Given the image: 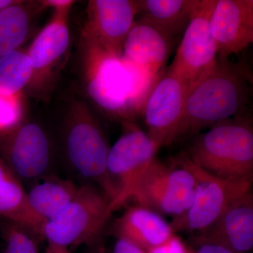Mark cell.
Here are the masks:
<instances>
[{"label":"cell","instance_id":"7402d4cb","mask_svg":"<svg viewBox=\"0 0 253 253\" xmlns=\"http://www.w3.org/2000/svg\"><path fill=\"white\" fill-rule=\"evenodd\" d=\"M33 66L27 49L15 50L0 58V94H23L31 82Z\"/></svg>","mask_w":253,"mask_h":253},{"label":"cell","instance_id":"5bb4252c","mask_svg":"<svg viewBox=\"0 0 253 253\" xmlns=\"http://www.w3.org/2000/svg\"><path fill=\"white\" fill-rule=\"evenodd\" d=\"M210 27L218 55L230 57L253 42V0H216Z\"/></svg>","mask_w":253,"mask_h":253},{"label":"cell","instance_id":"6da1fadb","mask_svg":"<svg viewBox=\"0 0 253 253\" xmlns=\"http://www.w3.org/2000/svg\"><path fill=\"white\" fill-rule=\"evenodd\" d=\"M83 77L93 104L110 118L133 122L158 76H153L120 55L81 38Z\"/></svg>","mask_w":253,"mask_h":253},{"label":"cell","instance_id":"4fadbf2b","mask_svg":"<svg viewBox=\"0 0 253 253\" xmlns=\"http://www.w3.org/2000/svg\"><path fill=\"white\" fill-rule=\"evenodd\" d=\"M81 37L123 54L128 33L135 23L137 0H90Z\"/></svg>","mask_w":253,"mask_h":253},{"label":"cell","instance_id":"ac0fdd59","mask_svg":"<svg viewBox=\"0 0 253 253\" xmlns=\"http://www.w3.org/2000/svg\"><path fill=\"white\" fill-rule=\"evenodd\" d=\"M0 217L42 237L44 221L32 211L22 181L0 157Z\"/></svg>","mask_w":253,"mask_h":253},{"label":"cell","instance_id":"f546056e","mask_svg":"<svg viewBox=\"0 0 253 253\" xmlns=\"http://www.w3.org/2000/svg\"><path fill=\"white\" fill-rule=\"evenodd\" d=\"M16 0H0V11L4 9L6 6L13 4Z\"/></svg>","mask_w":253,"mask_h":253},{"label":"cell","instance_id":"603a6c76","mask_svg":"<svg viewBox=\"0 0 253 253\" xmlns=\"http://www.w3.org/2000/svg\"><path fill=\"white\" fill-rule=\"evenodd\" d=\"M24 94H0V139L25 122Z\"/></svg>","mask_w":253,"mask_h":253},{"label":"cell","instance_id":"e0dca14e","mask_svg":"<svg viewBox=\"0 0 253 253\" xmlns=\"http://www.w3.org/2000/svg\"><path fill=\"white\" fill-rule=\"evenodd\" d=\"M118 237L145 252L162 244L173 234L172 227L157 212L136 206L129 208L115 222Z\"/></svg>","mask_w":253,"mask_h":253},{"label":"cell","instance_id":"83f0119b","mask_svg":"<svg viewBox=\"0 0 253 253\" xmlns=\"http://www.w3.org/2000/svg\"><path fill=\"white\" fill-rule=\"evenodd\" d=\"M189 253H234L225 248L217 245L210 244H200V247L196 251H189Z\"/></svg>","mask_w":253,"mask_h":253},{"label":"cell","instance_id":"484cf974","mask_svg":"<svg viewBox=\"0 0 253 253\" xmlns=\"http://www.w3.org/2000/svg\"><path fill=\"white\" fill-rule=\"evenodd\" d=\"M113 253H146L140 248L131 244L126 240L120 239L115 244Z\"/></svg>","mask_w":253,"mask_h":253},{"label":"cell","instance_id":"44dd1931","mask_svg":"<svg viewBox=\"0 0 253 253\" xmlns=\"http://www.w3.org/2000/svg\"><path fill=\"white\" fill-rule=\"evenodd\" d=\"M78 188L69 179L43 176L27 191L28 205L32 211L45 222L57 215L71 202Z\"/></svg>","mask_w":253,"mask_h":253},{"label":"cell","instance_id":"5b68a950","mask_svg":"<svg viewBox=\"0 0 253 253\" xmlns=\"http://www.w3.org/2000/svg\"><path fill=\"white\" fill-rule=\"evenodd\" d=\"M112 212L104 191L94 184H84L61 212L44 222L42 236L48 246L56 247L89 244L101 234Z\"/></svg>","mask_w":253,"mask_h":253},{"label":"cell","instance_id":"2e32d148","mask_svg":"<svg viewBox=\"0 0 253 253\" xmlns=\"http://www.w3.org/2000/svg\"><path fill=\"white\" fill-rule=\"evenodd\" d=\"M174 43L153 26L136 20L123 44V57L156 77Z\"/></svg>","mask_w":253,"mask_h":253},{"label":"cell","instance_id":"9a60e30c","mask_svg":"<svg viewBox=\"0 0 253 253\" xmlns=\"http://www.w3.org/2000/svg\"><path fill=\"white\" fill-rule=\"evenodd\" d=\"M200 244L217 245L234 253L253 247V196L251 192L232 203L219 218L200 232Z\"/></svg>","mask_w":253,"mask_h":253},{"label":"cell","instance_id":"9c48e42d","mask_svg":"<svg viewBox=\"0 0 253 253\" xmlns=\"http://www.w3.org/2000/svg\"><path fill=\"white\" fill-rule=\"evenodd\" d=\"M122 123L124 131L110 148L108 157V173L116 191L111 205L112 212L132 198L159 149L147 133L134 123Z\"/></svg>","mask_w":253,"mask_h":253},{"label":"cell","instance_id":"52a82bcc","mask_svg":"<svg viewBox=\"0 0 253 253\" xmlns=\"http://www.w3.org/2000/svg\"><path fill=\"white\" fill-rule=\"evenodd\" d=\"M195 179L194 197L189 209L178 216L171 226L173 231H201L212 224L234 201L251 192L253 179L227 180L216 177L181 155Z\"/></svg>","mask_w":253,"mask_h":253},{"label":"cell","instance_id":"cb8c5ba5","mask_svg":"<svg viewBox=\"0 0 253 253\" xmlns=\"http://www.w3.org/2000/svg\"><path fill=\"white\" fill-rule=\"evenodd\" d=\"M9 223L4 229L6 247L4 253H38L34 234L17 224Z\"/></svg>","mask_w":253,"mask_h":253},{"label":"cell","instance_id":"30bf717a","mask_svg":"<svg viewBox=\"0 0 253 253\" xmlns=\"http://www.w3.org/2000/svg\"><path fill=\"white\" fill-rule=\"evenodd\" d=\"M216 0H199L169 69L187 82L189 89L214 66L218 56L210 27Z\"/></svg>","mask_w":253,"mask_h":253},{"label":"cell","instance_id":"277c9868","mask_svg":"<svg viewBox=\"0 0 253 253\" xmlns=\"http://www.w3.org/2000/svg\"><path fill=\"white\" fill-rule=\"evenodd\" d=\"M64 145L68 162L75 172L96 183L111 205L116 191L107 170L111 147L90 109L83 101H73L68 109Z\"/></svg>","mask_w":253,"mask_h":253},{"label":"cell","instance_id":"3957f363","mask_svg":"<svg viewBox=\"0 0 253 253\" xmlns=\"http://www.w3.org/2000/svg\"><path fill=\"white\" fill-rule=\"evenodd\" d=\"M188 157L211 175L227 179H253V127L249 113L214 125L197 136Z\"/></svg>","mask_w":253,"mask_h":253},{"label":"cell","instance_id":"d4e9b609","mask_svg":"<svg viewBox=\"0 0 253 253\" xmlns=\"http://www.w3.org/2000/svg\"><path fill=\"white\" fill-rule=\"evenodd\" d=\"M146 253H189L182 241L172 234L166 241L157 246L149 249Z\"/></svg>","mask_w":253,"mask_h":253},{"label":"cell","instance_id":"7c38bea8","mask_svg":"<svg viewBox=\"0 0 253 253\" xmlns=\"http://www.w3.org/2000/svg\"><path fill=\"white\" fill-rule=\"evenodd\" d=\"M0 141V156L23 180L46 176L51 161L49 136L38 123L25 121Z\"/></svg>","mask_w":253,"mask_h":253},{"label":"cell","instance_id":"ffe728a7","mask_svg":"<svg viewBox=\"0 0 253 253\" xmlns=\"http://www.w3.org/2000/svg\"><path fill=\"white\" fill-rule=\"evenodd\" d=\"M44 9L40 1L16 0L0 11V58L21 47Z\"/></svg>","mask_w":253,"mask_h":253},{"label":"cell","instance_id":"7a4b0ae2","mask_svg":"<svg viewBox=\"0 0 253 253\" xmlns=\"http://www.w3.org/2000/svg\"><path fill=\"white\" fill-rule=\"evenodd\" d=\"M253 75L244 63L218 55L211 69L190 87L184 113L166 146L247 113Z\"/></svg>","mask_w":253,"mask_h":253},{"label":"cell","instance_id":"8992f818","mask_svg":"<svg viewBox=\"0 0 253 253\" xmlns=\"http://www.w3.org/2000/svg\"><path fill=\"white\" fill-rule=\"evenodd\" d=\"M195 179L181 156L167 166L155 158L131 199L152 211L181 215L192 205Z\"/></svg>","mask_w":253,"mask_h":253},{"label":"cell","instance_id":"ba28073f","mask_svg":"<svg viewBox=\"0 0 253 253\" xmlns=\"http://www.w3.org/2000/svg\"><path fill=\"white\" fill-rule=\"evenodd\" d=\"M71 8L54 10L27 49L33 75L26 91L37 99H50L66 61L71 44L68 21Z\"/></svg>","mask_w":253,"mask_h":253},{"label":"cell","instance_id":"f1b7e54d","mask_svg":"<svg viewBox=\"0 0 253 253\" xmlns=\"http://www.w3.org/2000/svg\"><path fill=\"white\" fill-rule=\"evenodd\" d=\"M46 253H71L68 249L56 247V246H48Z\"/></svg>","mask_w":253,"mask_h":253},{"label":"cell","instance_id":"4316f807","mask_svg":"<svg viewBox=\"0 0 253 253\" xmlns=\"http://www.w3.org/2000/svg\"><path fill=\"white\" fill-rule=\"evenodd\" d=\"M40 1L44 9L51 8L54 10L71 8L76 3L73 0H41Z\"/></svg>","mask_w":253,"mask_h":253},{"label":"cell","instance_id":"d6986e66","mask_svg":"<svg viewBox=\"0 0 253 253\" xmlns=\"http://www.w3.org/2000/svg\"><path fill=\"white\" fill-rule=\"evenodd\" d=\"M199 0H138L137 21L157 29L172 42L182 36Z\"/></svg>","mask_w":253,"mask_h":253},{"label":"cell","instance_id":"8fae6325","mask_svg":"<svg viewBox=\"0 0 253 253\" xmlns=\"http://www.w3.org/2000/svg\"><path fill=\"white\" fill-rule=\"evenodd\" d=\"M189 85L185 80L168 68L161 73L148 96L141 116L148 135L160 149L180 121Z\"/></svg>","mask_w":253,"mask_h":253}]
</instances>
